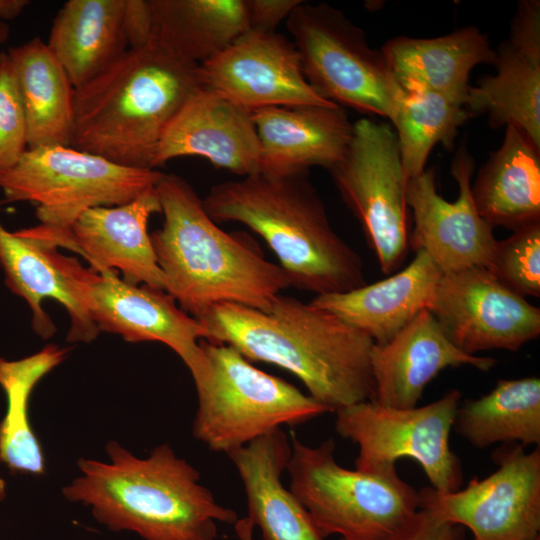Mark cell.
<instances>
[{
	"label": "cell",
	"instance_id": "1",
	"mask_svg": "<svg viewBox=\"0 0 540 540\" xmlns=\"http://www.w3.org/2000/svg\"><path fill=\"white\" fill-rule=\"evenodd\" d=\"M197 320L206 329V341L289 371L330 412L375 398L374 341L310 302L279 294L267 312L218 303Z\"/></svg>",
	"mask_w": 540,
	"mask_h": 540
},
{
	"label": "cell",
	"instance_id": "2",
	"mask_svg": "<svg viewBox=\"0 0 540 540\" xmlns=\"http://www.w3.org/2000/svg\"><path fill=\"white\" fill-rule=\"evenodd\" d=\"M106 452L109 462L80 459V475L62 493L90 507L109 529L133 531L144 540H217L219 523L238 520L167 443L146 458L113 440Z\"/></svg>",
	"mask_w": 540,
	"mask_h": 540
},
{
	"label": "cell",
	"instance_id": "3",
	"mask_svg": "<svg viewBox=\"0 0 540 540\" xmlns=\"http://www.w3.org/2000/svg\"><path fill=\"white\" fill-rule=\"evenodd\" d=\"M164 221L150 237L164 291L198 318L218 303L267 312L290 283L246 236L223 231L182 177L163 173L155 185Z\"/></svg>",
	"mask_w": 540,
	"mask_h": 540
},
{
	"label": "cell",
	"instance_id": "4",
	"mask_svg": "<svg viewBox=\"0 0 540 540\" xmlns=\"http://www.w3.org/2000/svg\"><path fill=\"white\" fill-rule=\"evenodd\" d=\"M201 87L199 64L153 37L75 89L71 146L121 166L153 169L165 130Z\"/></svg>",
	"mask_w": 540,
	"mask_h": 540
},
{
	"label": "cell",
	"instance_id": "5",
	"mask_svg": "<svg viewBox=\"0 0 540 540\" xmlns=\"http://www.w3.org/2000/svg\"><path fill=\"white\" fill-rule=\"evenodd\" d=\"M202 201L215 222H239L260 235L290 286L324 295L365 285L361 257L333 229L307 172L224 181Z\"/></svg>",
	"mask_w": 540,
	"mask_h": 540
},
{
	"label": "cell",
	"instance_id": "6",
	"mask_svg": "<svg viewBox=\"0 0 540 540\" xmlns=\"http://www.w3.org/2000/svg\"><path fill=\"white\" fill-rule=\"evenodd\" d=\"M289 489L309 512L323 538L387 540L418 509V490L396 466L351 470L335 460L332 439L318 446L290 434Z\"/></svg>",
	"mask_w": 540,
	"mask_h": 540
},
{
	"label": "cell",
	"instance_id": "7",
	"mask_svg": "<svg viewBox=\"0 0 540 540\" xmlns=\"http://www.w3.org/2000/svg\"><path fill=\"white\" fill-rule=\"evenodd\" d=\"M203 369L193 378L197 410L192 433L215 452L228 454L284 425L330 412L282 378L254 365L233 346L200 341Z\"/></svg>",
	"mask_w": 540,
	"mask_h": 540
},
{
	"label": "cell",
	"instance_id": "8",
	"mask_svg": "<svg viewBox=\"0 0 540 540\" xmlns=\"http://www.w3.org/2000/svg\"><path fill=\"white\" fill-rule=\"evenodd\" d=\"M162 174L121 166L72 146H43L27 149L0 172V189L7 202L35 203L40 224L69 229L91 208L130 202Z\"/></svg>",
	"mask_w": 540,
	"mask_h": 540
},
{
	"label": "cell",
	"instance_id": "9",
	"mask_svg": "<svg viewBox=\"0 0 540 540\" xmlns=\"http://www.w3.org/2000/svg\"><path fill=\"white\" fill-rule=\"evenodd\" d=\"M309 84L326 100L389 118L396 83L381 50L341 10L302 1L286 20Z\"/></svg>",
	"mask_w": 540,
	"mask_h": 540
},
{
	"label": "cell",
	"instance_id": "10",
	"mask_svg": "<svg viewBox=\"0 0 540 540\" xmlns=\"http://www.w3.org/2000/svg\"><path fill=\"white\" fill-rule=\"evenodd\" d=\"M462 394L453 389L423 406L394 408L374 400L335 411V430L358 446L355 469L371 471L415 460L433 489L451 492L463 484V468L450 448V433Z\"/></svg>",
	"mask_w": 540,
	"mask_h": 540
},
{
	"label": "cell",
	"instance_id": "11",
	"mask_svg": "<svg viewBox=\"0 0 540 540\" xmlns=\"http://www.w3.org/2000/svg\"><path fill=\"white\" fill-rule=\"evenodd\" d=\"M328 171L381 271L391 274L404 261L410 238L408 178L392 126L372 118L356 121L345 156Z\"/></svg>",
	"mask_w": 540,
	"mask_h": 540
},
{
	"label": "cell",
	"instance_id": "12",
	"mask_svg": "<svg viewBox=\"0 0 540 540\" xmlns=\"http://www.w3.org/2000/svg\"><path fill=\"white\" fill-rule=\"evenodd\" d=\"M492 458L496 470L464 488L418 490L419 508L469 529L471 540H539L540 447L503 444Z\"/></svg>",
	"mask_w": 540,
	"mask_h": 540
},
{
	"label": "cell",
	"instance_id": "13",
	"mask_svg": "<svg viewBox=\"0 0 540 540\" xmlns=\"http://www.w3.org/2000/svg\"><path fill=\"white\" fill-rule=\"evenodd\" d=\"M427 310L463 352L518 351L540 334V309L489 269L442 274Z\"/></svg>",
	"mask_w": 540,
	"mask_h": 540
},
{
	"label": "cell",
	"instance_id": "14",
	"mask_svg": "<svg viewBox=\"0 0 540 540\" xmlns=\"http://www.w3.org/2000/svg\"><path fill=\"white\" fill-rule=\"evenodd\" d=\"M155 213H161V204L153 186L125 204L85 211L69 229L39 224L17 232L80 254L98 273L114 270L127 283L164 290L163 273L148 233L149 219Z\"/></svg>",
	"mask_w": 540,
	"mask_h": 540
},
{
	"label": "cell",
	"instance_id": "15",
	"mask_svg": "<svg viewBox=\"0 0 540 540\" xmlns=\"http://www.w3.org/2000/svg\"><path fill=\"white\" fill-rule=\"evenodd\" d=\"M473 171L474 159L463 142L451 163L459 189L457 200L446 201L437 192L434 167L408 180L407 204L414 218L409 244L415 251L425 252L443 274L491 266L497 240L493 226L475 208Z\"/></svg>",
	"mask_w": 540,
	"mask_h": 540
},
{
	"label": "cell",
	"instance_id": "16",
	"mask_svg": "<svg viewBox=\"0 0 540 540\" xmlns=\"http://www.w3.org/2000/svg\"><path fill=\"white\" fill-rule=\"evenodd\" d=\"M202 87L252 112L273 106L332 105L306 80L293 42L276 32L248 30L199 64Z\"/></svg>",
	"mask_w": 540,
	"mask_h": 540
},
{
	"label": "cell",
	"instance_id": "17",
	"mask_svg": "<svg viewBox=\"0 0 540 540\" xmlns=\"http://www.w3.org/2000/svg\"><path fill=\"white\" fill-rule=\"evenodd\" d=\"M58 248L9 232L0 222V266L6 286L23 298L32 312V328L43 339L56 332L42 301L52 298L63 305L70 318L68 342L93 341L100 333L91 319L87 285L96 272Z\"/></svg>",
	"mask_w": 540,
	"mask_h": 540
},
{
	"label": "cell",
	"instance_id": "18",
	"mask_svg": "<svg viewBox=\"0 0 540 540\" xmlns=\"http://www.w3.org/2000/svg\"><path fill=\"white\" fill-rule=\"evenodd\" d=\"M86 295L99 332L118 334L132 343H163L181 358L192 377L204 367L200 341L206 340V329L164 290L127 283L117 271L108 270L94 273Z\"/></svg>",
	"mask_w": 540,
	"mask_h": 540
},
{
	"label": "cell",
	"instance_id": "19",
	"mask_svg": "<svg viewBox=\"0 0 540 540\" xmlns=\"http://www.w3.org/2000/svg\"><path fill=\"white\" fill-rule=\"evenodd\" d=\"M494 75L470 86L469 116L487 115L492 128L515 126L540 147V2L522 0L506 40L495 50Z\"/></svg>",
	"mask_w": 540,
	"mask_h": 540
},
{
	"label": "cell",
	"instance_id": "20",
	"mask_svg": "<svg viewBox=\"0 0 540 540\" xmlns=\"http://www.w3.org/2000/svg\"><path fill=\"white\" fill-rule=\"evenodd\" d=\"M198 156L242 177L259 172V141L251 112L201 87L175 115L158 145L153 169Z\"/></svg>",
	"mask_w": 540,
	"mask_h": 540
},
{
	"label": "cell",
	"instance_id": "21",
	"mask_svg": "<svg viewBox=\"0 0 540 540\" xmlns=\"http://www.w3.org/2000/svg\"><path fill=\"white\" fill-rule=\"evenodd\" d=\"M260 157L259 172L286 176L311 166L330 169L345 156L353 135L343 107L273 106L251 112Z\"/></svg>",
	"mask_w": 540,
	"mask_h": 540
},
{
	"label": "cell",
	"instance_id": "22",
	"mask_svg": "<svg viewBox=\"0 0 540 540\" xmlns=\"http://www.w3.org/2000/svg\"><path fill=\"white\" fill-rule=\"evenodd\" d=\"M497 361L470 355L455 346L426 308L385 344H374L371 367L377 403L417 406L426 386L445 368L469 365L488 371Z\"/></svg>",
	"mask_w": 540,
	"mask_h": 540
},
{
	"label": "cell",
	"instance_id": "23",
	"mask_svg": "<svg viewBox=\"0 0 540 540\" xmlns=\"http://www.w3.org/2000/svg\"><path fill=\"white\" fill-rule=\"evenodd\" d=\"M247 500L248 519L263 540H324L309 512L282 483L291 442L279 428L227 454Z\"/></svg>",
	"mask_w": 540,
	"mask_h": 540
},
{
	"label": "cell",
	"instance_id": "24",
	"mask_svg": "<svg viewBox=\"0 0 540 540\" xmlns=\"http://www.w3.org/2000/svg\"><path fill=\"white\" fill-rule=\"evenodd\" d=\"M381 52L398 87L432 91L464 106L471 71L495 58L488 36L474 26L435 38L397 36Z\"/></svg>",
	"mask_w": 540,
	"mask_h": 540
},
{
	"label": "cell",
	"instance_id": "25",
	"mask_svg": "<svg viewBox=\"0 0 540 540\" xmlns=\"http://www.w3.org/2000/svg\"><path fill=\"white\" fill-rule=\"evenodd\" d=\"M442 274L425 252L416 251L407 267L384 280L344 293L316 295L310 303L381 345L427 309Z\"/></svg>",
	"mask_w": 540,
	"mask_h": 540
},
{
	"label": "cell",
	"instance_id": "26",
	"mask_svg": "<svg viewBox=\"0 0 540 540\" xmlns=\"http://www.w3.org/2000/svg\"><path fill=\"white\" fill-rule=\"evenodd\" d=\"M500 147L479 169L471 196L490 225L513 231L540 222V147L509 125Z\"/></svg>",
	"mask_w": 540,
	"mask_h": 540
},
{
	"label": "cell",
	"instance_id": "27",
	"mask_svg": "<svg viewBox=\"0 0 540 540\" xmlns=\"http://www.w3.org/2000/svg\"><path fill=\"white\" fill-rule=\"evenodd\" d=\"M125 0H69L57 12L47 45L79 88L129 48L124 33Z\"/></svg>",
	"mask_w": 540,
	"mask_h": 540
},
{
	"label": "cell",
	"instance_id": "28",
	"mask_svg": "<svg viewBox=\"0 0 540 540\" xmlns=\"http://www.w3.org/2000/svg\"><path fill=\"white\" fill-rule=\"evenodd\" d=\"M7 53L25 112L28 149L71 146L75 88L59 60L39 37Z\"/></svg>",
	"mask_w": 540,
	"mask_h": 540
},
{
	"label": "cell",
	"instance_id": "29",
	"mask_svg": "<svg viewBox=\"0 0 540 540\" xmlns=\"http://www.w3.org/2000/svg\"><path fill=\"white\" fill-rule=\"evenodd\" d=\"M453 429L470 445H540V378L500 379L487 394L460 403Z\"/></svg>",
	"mask_w": 540,
	"mask_h": 540
},
{
	"label": "cell",
	"instance_id": "30",
	"mask_svg": "<svg viewBox=\"0 0 540 540\" xmlns=\"http://www.w3.org/2000/svg\"><path fill=\"white\" fill-rule=\"evenodd\" d=\"M153 37L201 64L249 30L246 0H151Z\"/></svg>",
	"mask_w": 540,
	"mask_h": 540
},
{
	"label": "cell",
	"instance_id": "31",
	"mask_svg": "<svg viewBox=\"0 0 540 540\" xmlns=\"http://www.w3.org/2000/svg\"><path fill=\"white\" fill-rule=\"evenodd\" d=\"M67 352L49 344L20 360L8 361L0 356V386L7 397V411L0 423V462L12 472H45L44 454L30 426L29 398L39 380L59 365Z\"/></svg>",
	"mask_w": 540,
	"mask_h": 540
},
{
	"label": "cell",
	"instance_id": "32",
	"mask_svg": "<svg viewBox=\"0 0 540 540\" xmlns=\"http://www.w3.org/2000/svg\"><path fill=\"white\" fill-rule=\"evenodd\" d=\"M470 118L465 106L428 90L396 85L389 120L396 134L406 177L420 175L432 149L441 143L452 150L459 128Z\"/></svg>",
	"mask_w": 540,
	"mask_h": 540
},
{
	"label": "cell",
	"instance_id": "33",
	"mask_svg": "<svg viewBox=\"0 0 540 540\" xmlns=\"http://www.w3.org/2000/svg\"><path fill=\"white\" fill-rule=\"evenodd\" d=\"M489 270L517 294L539 297L540 222L513 231L505 240H497Z\"/></svg>",
	"mask_w": 540,
	"mask_h": 540
},
{
	"label": "cell",
	"instance_id": "34",
	"mask_svg": "<svg viewBox=\"0 0 540 540\" xmlns=\"http://www.w3.org/2000/svg\"><path fill=\"white\" fill-rule=\"evenodd\" d=\"M28 149L25 112L14 68L0 53V172L12 167Z\"/></svg>",
	"mask_w": 540,
	"mask_h": 540
},
{
	"label": "cell",
	"instance_id": "35",
	"mask_svg": "<svg viewBox=\"0 0 540 540\" xmlns=\"http://www.w3.org/2000/svg\"><path fill=\"white\" fill-rule=\"evenodd\" d=\"M387 540H467L465 528L419 508Z\"/></svg>",
	"mask_w": 540,
	"mask_h": 540
},
{
	"label": "cell",
	"instance_id": "36",
	"mask_svg": "<svg viewBox=\"0 0 540 540\" xmlns=\"http://www.w3.org/2000/svg\"><path fill=\"white\" fill-rule=\"evenodd\" d=\"M123 26L129 49L148 45L154 35L151 0H125Z\"/></svg>",
	"mask_w": 540,
	"mask_h": 540
},
{
	"label": "cell",
	"instance_id": "37",
	"mask_svg": "<svg viewBox=\"0 0 540 540\" xmlns=\"http://www.w3.org/2000/svg\"><path fill=\"white\" fill-rule=\"evenodd\" d=\"M302 0H246L249 30L275 32Z\"/></svg>",
	"mask_w": 540,
	"mask_h": 540
},
{
	"label": "cell",
	"instance_id": "38",
	"mask_svg": "<svg viewBox=\"0 0 540 540\" xmlns=\"http://www.w3.org/2000/svg\"><path fill=\"white\" fill-rule=\"evenodd\" d=\"M28 4L27 0H0V45L9 37L6 21L19 16Z\"/></svg>",
	"mask_w": 540,
	"mask_h": 540
},
{
	"label": "cell",
	"instance_id": "39",
	"mask_svg": "<svg viewBox=\"0 0 540 540\" xmlns=\"http://www.w3.org/2000/svg\"><path fill=\"white\" fill-rule=\"evenodd\" d=\"M234 528L238 540H254L253 531L255 527L248 517L238 519L234 524Z\"/></svg>",
	"mask_w": 540,
	"mask_h": 540
},
{
	"label": "cell",
	"instance_id": "40",
	"mask_svg": "<svg viewBox=\"0 0 540 540\" xmlns=\"http://www.w3.org/2000/svg\"><path fill=\"white\" fill-rule=\"evenodd\" d=\"M5 496V481L0 477V501Z\"/></svg>",
	"mask_w": 540,
	"mask_h": 540
},
{
	"label": "cell",
	"instance_id": "41",
	"mask_svg": "<svg viewBox=\"0 0 540 540\" xmlns=\"http://www.w3.org/2000/svg\"><path fill=\"white\" fill-rule=\"evenodd\" d=\"M338 540H345V539H343V538H339Z\"/></svg>",
	"mask_w": 540,
	"mask_h": 540
}]
</instances>
